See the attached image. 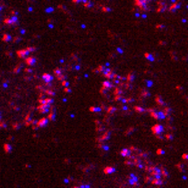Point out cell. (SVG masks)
<instances>
[{
	"mask_svg": "<svg viewBox=\"0 0 188 188\" xmlns=\"http://www.w3.org/2000/svg\"><path fill=\"white\" fill-rule=\"evenodd\" d=\"M33 51H36V48H34V46H31V48H27V49H23V50H18V51H17V56L21 57V59H25V57L29 56V54L33 53Z\"/></svg>",
	"mask_w": 188,
	"mask_h": 188,
	"instance_id": "1",
	"label": "cell"
},
{
	"mask_svg": "<svg viewBox=\"0 0 188 188\" xmlns=\"http://www.w3.org/2000/svg\"><path fill=\"white\" fill-rule=\"evenodd\" d=\"M4 23H5V25H9V26H17V25H18V18H17V15L6 17L5 20H4Z\"/></svg>",
	"mask_w": 188,
	"mask_h": 188,
	"instance_id": "2",
	"label": "cell"
},
{
	"mask_svg": "<svg viewBox=\"0 0 188 188\" xmlns=\"http://www.w3.org/2000/svg\"><path fill=\"white\" fill-rule=\"evenodd\" d=\"M151 131L154 133L155 136H160L161 133L164 132V126H161V125H155L151 127Z\"/></svg>",
	"mask_w": 188,
	"mask_h": 188,
	"instance_id": "3",
	"label": "cell"
},
{
	"mask_svg": "<svg viewBox=\"0 0 188 188\" xmlns=\"http://www.w3.org/2000/svg\"><path fill=\"white\" fill-rule=\"evenodd\" d=\"M50 109H51V105H48V104H40L38 106V111L40 114H48Z\"/></svg>",
	"mask_w": 188,
	"mask_h": 188,
	"instance_id": "4",
	"label": "cell"
},
{
	"mask_svg": "<svg viewBox=\"0 0 188 188\" xmlns=\"http://www.w3.org/2000/svg\"><path fill=\"white\" fill-rule=\"evenodd\" d=\"M26 59V64H27V66L29 67H33L36 64H37V57H34V56H27V57H25Z\"/></svg>",
	"mask_w": 188,
	"mask_h": 188,
	"instance_id": "5",
	"label": "cell"
},
{
	"mask_svg": "<svg viewBox=\"0 0 188 188\" xmlns=\"http://www.w3.org/2000/svg\"><path fill=\"white\" fill-rule=\"evenodd\" d=\"M54 73H55V76H56L57 79H60V81H64V79H65V73H64L62 70H60V68H55V70H54Z\"/></svg>",
	"mask_w": 188,
	"mask_h": 188,
	"instance_id": "6",
	"label": "cell"
},
{
	"mask_svg": "<svg viewBox=\"0 0 188 188\" xmlns=\"http://www.w3.org/2000/svg\"><path fill=\"white\" fill-rule=\"evenodd\" d=\"M42 78H43V81H44L45 83H48V84H50V83L53 82V79H54V77H53L51 75H49V73H44Z\"/></svg>",
	"mask_w": 188,
	"mask_h": 188,
	"instance_id": "7",
	"label": "cell"
},
{
	"mask_svg": "<svg viewBox=\"0 0 188 188\" xmlns=\"http://www.w3.org/2000/svg\"><path fill=\"white\" fill-rule=\"evenodd\" d=\"M180 6H181V4H180L178 1H173V4H172L170 7H167V10H169V11H171V12H173V11H176Z\"/></svg>",
	"mask_w": 188,
	"mask_h": 188,
	"instance_id": "8",
	"label": "cell"
},
{
	"mask_svg": "<svg viewBox=\"0 0 188 188\" xmlns=\"http://www.w3.org/2000/svg\"><path fill=\"white\" fill-rule=\"evenodd\" d=\"M165 10H167V5H166L165 3H159L158 4V11L161 12V11H165Z\"/></svg>",
	"mask_w": 188,
	"mask_h": 188,
	"instance_id": "9",
	"label": "cell"
},
{
	"mask_svg": "<svg viewBox=\"0 0 188 188\" xmlns=\"http://www.w3.org/2000/svg\"><path fill=\"white\" fill-rule=\"evenodd\" d=\"M114 84L110 82V81H105V82H103V89H110Z\"/></svg>",
	"mask_w": 188,
	"mask_h": 188,
	"instance_id": "10",
	"label": "cell"
},
{
	"mask_svg": "<svg viewBox=\"0 0 188 188\" xmlns=\"http://www.w3.org/2000/svg\"><path fill=\"white\" fill-rule=\"evenodd\" d=\"M48 123V119H42L39 122H37V126H39V127H43V126H45Z\"/></svg>",
	"mask_w": 188,
	"mask_h": 188,
	"instance_id": "11",
	"label": "cell"
},
{
	"mask_svg": "<svg viewBox=\"0 0 188 188\" xmlns=\"http://www.w3.org/2000/svg\"><path fill=\"white\" fill-rule=\"evenodd\" d=\"M137 182H138V178H137V176H134V175H131V178H130V183H131V184H137Z\"/></svg>",
	"mask_w": 188,
	"mask_h": 188,
	"instance_id": "12",
	"label": "cell"
},
{
	"mask_svg": "<svg viewBox=\"0 0 188 188\" xmlns=\"http://www.w3.org/2000/svg\"><path fill=\"white\" fill-rule=\"evenodd\" d=\"M121 155L122 156H127V158H130L131 156V151L128 149H122L121 150Z\"/></svg>",
	"mask_w": 188,
	"mask_h": 188,
	"instance_id": "13",
	"label": "cell"
},
{
	"mask_svg": "<svg viewBox=\"0 0 188 188\" xmlns=\"http://www.w3.org/2000/svg\"><path fill=\"white\" fill-rule=\"evenodd\" d=\"M10 40H11V36H9V34L3 36V42H10Z\"/></svg>",
	"mask_w": 188,
	"mask_h": 188,
	"instance_id": "14",
	"label": "cell"
},
{
	"mask_svg": "<svg viewBox=\"0 0 188 188\" xmlns=\"http://www.w3.org/2000/svg\"><path fill=\"white\" fill-rule=\"evenodd\" d=\"M83 4H84V6H86L87 9H89V7H92V6H93V3H92V1H89V0H86Z\"/></svg>",
	"mask_w": 188,
	"mask_h": 188,
	"instance_id": "15",
	"label": "cell"
},
{
	"mask_svg": "<svg viewBox=\"0 0 188 188\" xmlns=\"http://www.w3.org/2000/svg\"><path fill=\"white\" fill-rule=\"evenodd\" d=\"M144 56H145L148 60H150V61L154 60V55H151V54H149V53H145V54H144Z\"/></svg>",
	"mask_w": 188,
	"mask_h": 188,
	"instance_id": "16",
	"label": "cell"
},
{
	"mask_svg": "<svg viewBox=\"0 0 188 188\" xmlns=\"http://www.w3.org/2000/svg\"><path fill=\"white\" fill-rule=\"evenodd\" d=\"M4 148H5L6 153H10V151H11V147H10L9 144H5V145H4Z\"/></svg>",
	"mask_w": 188,
	"mask_h": 188,
	"instance_id": "17",
	"label": "cell"
},
{
	"mask_svg": "<svg viewBox=\"0 0 188 188\" xmlns=\"http://www.w3.org/2000/svg\"><path fill=\"white\" fill-rule=\"evenodd\" d=\"M134 110L137 111V112H144V111H145V109H142V108H138V106H136V108H134Z\"/></svg>",
	"mask_w": 188,
	"mask_h": 188,
	"instance_id": "18",
	"label": "cell"
},
{
	"mask_svg": "<svg viewBox=\"0 0 188 188\" xmlns=\"http://www.w3.org/2000/svg\"><path fill=\"white\" fill-rule=\"evenodd\" d=\"M114 171H115V169H105V170H104L105 173H110V172H114Z\"/></svg>",
	"mask_w": 188,
	"mask_h": 188,
	"instance_id": "19",
	"label": "cell"
},
{
	"mask_svg": "<svg viewBox=\"0 0 188 188\" xmlns=\"http://www.w3.org/2000/svg\"><path fill=\"white\" fill-rule=\"evenodd\" d=\"M127 81H130V82H132V81H133V73H130V75H128Z\"/></svg>",
	"mask_w": 188,
	"mask_h": 188,
	"instance_id": "20",
	"label": "cell"
},
{
	"mask_svg": "<svg viewBox=\"0 0 188 188\" xmlns=\"http://www.w3.org/2000/svg\"><path fill=\"white\" fill-rule=\"evenodd\" d=\"M20 70H21V65H17L16 68L14 70V72H15V73H16V72H20Z\"/></svg>",
	"mask_w": 188,
	"mask_h": 188,
	"instance_id": "21",
	"label": "cell"
},
{
	"mask_svg": "<svg viewBox=\"0 0 188 188\" xmlns=\"http://www.w3.org/2000/svg\"><path fill=\"white\" fill-rule=\"evenodd\" d=\"M73 3H76V4H79V3H84L86 0H72Z\"/></svg>",
	"mask_w": 188,
	"mask_h": 188,
	"instance_id": "22",
	"label": "cell"
},
{
	"mask_svg": "<svg viewBox=\"0 0 188 188\" xmlns=\"http://www.w3.org/2000/svg\"><path fill=\"white\" fill-rule=\"evenodd\" d=\"M90 111H100L99 108H90Z\"/></svg>",
	"mask_w": 188,
	"mask_h": 188,
	"instance_id": "23",
	"label": "cell"
},
{
	"mask_svg": "<svg viewBox=\"0 0 188 188\" xmlns=\"http://www.w3.org/2000/svg\"><path fill=\"white\" fill-rule=\"evenodd\" d=\"M114 111H116V109H114V108H110V109H109V112H114Z\"/></svg>",
	"mask_w": 188,
	"mask_h": 188,
	"instance_id": "24",
	"label": "cell"
},
{
	"mask_svg": "<svg viewBox=\"0 0 188 188\" xmlns=\"http://www.w3.org/2000/svg\"><path fill=\"white\" fill-rule=\"evenodd\" d=\"M3 9H4V5H3V4H1V3H0V11H1V10H3Z\"/></svg>",
	"mask_w": 188,
	"mask_h": 188,
	"instance_id": "25",
	"label": "cell"
},
{
	"mask_svg": "<svg viewBox=\"0 0 188 188\" xmlns=\"http://www.w3.org/2000/svg\"><path fill=\"white\" fill-rule=\"evenodd\" d=\"M78 188H90L89 186H81V187H78Z\"/></svg>",
	"mask_w": 188,
	"mask_h": 188,
	"instance_id": "26",
	"label": "cell"
},
{
	"mask_svg": "<svg viewBox=\"0 0 188 188\" xmlns=\"http://www.w3.org/2000/svg\"><path fill=\"white\" fill-rule=\"evenodd\" d=\"M0 120H1V116H0Z\"/></svg>",
	"mask_w": 188,
	"mask_h": 188,
	"instance_id": "27",
	"label": "cell"
}]
</instances>
